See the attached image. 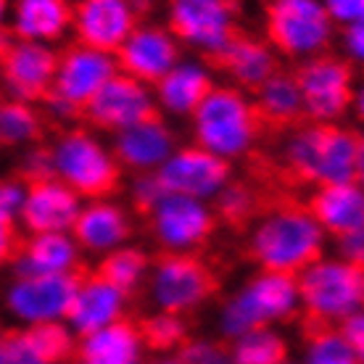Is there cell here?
Segmentation results:
<instances>
[{
  "label": "cell",
  "mask_w": 364,
  "mask_h": 364,
  "mask_svg": "<svg viewBox=\"0 0 364 364\" xmlns=\"http://www.w3.org/2000/svg\"><path fill=\"white\" fill-rule=\"evenodd\" d=\"M77 354L82 364H140L146 343L140 336V325L124 317L80 338Z\"/></svg>",
  "instance_id": "cell-28"
},
{
  "label": "cell",
  "mask_w": 364,
  "mask_h": 364,
  "mask_svg": "<svg viewBox=\"0 0 364 364\" xmlns=\"http://www.w3.org/2000/svg\"><path fill=\"white\" fill-rule=\"evenodd\" d=\"M80 209H82V198L55 177L27 182L16 225L27 235H35V232H72Z\"/></svg>",
  "instance_id": "cell-22"
},
{
  "label": "cell",
  "mask_w": 364,
  "mask_h": 364,
  "mask_svg": "<svg viewBox=\"0 0 364 364\" xmlns=\"http://www.w3.org/2000/svg\"><path fill=\"white\" fill-rule=\"evenodd\" d=\"M222 72L228 74L230 85L240 90L254 92L267 77H272L280 69V58L264 37L237 32L228 43V48L217 55Z\"/></svg>",
  "instance_id": "cell-27"
},
{
  "label": "cell",
  "mask_w": 364,
  "mask_h": 364,
  "mask_svg": "<svg viewBox=\"0 0 364 364\" xmlns=\"http://www.w3.org/2000/svg\"><path fill=\"white\" fill-rule=\"evenodd\" d=\"M333 46L338 48V53L346 64L359 66L364 61V27L362 24H351V27L336 29V40Z\"/></svg>",
  "instance_id": "cell-41"
},
{
  "label": "cell",
  "mask_w": 364,
  "mask_h": 364,
  "mask_svg": "<svg viewBox=\"0 0 364 364\" xmlns=\"http://www.w3.org/2000/svg\"><path fill=\"white\" fill-rule=\"evenodd\" d=\"M11 43H14V35L9 32V27L0 29V53H3V50H6V48L11 46Z\"/></svg>",
  "instance_id": "cell-49"
},
{
  "label": "cell",
  "mask_w": 364,
  "mask_h": 364,
  "mask_svg": "<svg viewBox=\"0 0 364 364\" xmlns=\"http://www.w3.org/2000/svg\"><path fill=\"white\" fill-rule=\"evenodd\" d=\"M299 309L314 328H336L341 319L362 311L364 272L336 254H322L296 274Z\"/></svg>",
  "instance_id": "cell-6"
},
{
  "label": "cell",
  "mask_w": 364,
  "mask_h": 364,
  "mask_svg": "<svg viewBox=\"0 0 364 364\" xmlns=\"http://www.w3.org/2000/svg\"><path fill=\"white\" fill-rule=\"evenodd\" d=\"M211 209L217 214V219H225L232 228H240L256 217L259 209V193L251 182L246 180H232L222 188L211 200Z\"/></svg>",
  "instance_id": "cell-33"
},
{
  "label": "cell",
  "mask_w": 364,
  "mask_h": 364,
  "mask_svg": "<svg viewBox=\"0 0 364 364\" xmlns=\"http://www.w3.org/2000/svg\"><path fill=\"white\" fill-rule=\"evenodd\" d=\"M306 209L317 225L325 230V235L333 240L346 232H362L364 230V188L362 182H336L314 188L309 196Z\"/></svg>",
  "instance_id": "cell-25"
},
{
  "label": "cell",
  "mask_w": 364,
  "mask_h": 364,
  "mask_svg": "<svg viewBox=\"0 0 364 364\" xmlns=\"http://www.w3.org/2000/svg\"><path fill=\"white\" fill-rule=\"evenodd\" d=\"M151 256L143 246H135V243H124L119 246L117 251L100 256L98 269L95 272L109 280L111 285H117L119 291H124L127 296H132L135 291H140L148 280V272H151Z\"/></svg>",
  "instance_id": "cell-31"
},
{
  "label": "cell",
  "mask_w": 364,
  "mask_h": 364,
  "mask_svg": "<svg viewBox=\"0 0 364 364\" xmlns=\"http://www.w3.org/2000/svg\"><path fill=\"white\" fill-rule=\"evenodd\" d=\"M140 21L129 0H72L74 43L103 53H117Z\"/></svg>",
  "instance_id": "cell-19"
},
{
  "label": "cell",
  "mask_w": 364,
  "mask_h": 364,
  "mask_svg": "<svg viewBox=\"0 0 364 364\" xmlns=\"http://www.w3.org/2000/svg\"><path fill=\"white\" fill-rule=\"evenodd\" d=\"M280 364H301V362H293V359H285V362H280Z\"/></svg>",
  "instance_id": "cell-52"
},
{
  "label": "cell",
  "mask_w": 364,
  "mask_h": 364,
  "mask_svg": "<svg viewBox=\"0 0 364 364\" xmlns=\"http://www.w3.org/2000/svg\"><path fill=\"white\" fill-rule=\"evenodd\" d=\"M80 274H14L3 291V311L18 328L64 322Z\"/></svg>",
  "instance_id": "cell-12"
},
{
  "label": "cell",
  "mask_w": 364,
  "mask_h": 364,
  "mask_svg": "<svg viewBox=\"0 0 364 364\" xmlns=\"http://www.w3.org/2000/svg\"><path fill=\"white\" fill-rule=\"evenodd\" d=\"M264 40L277 58L304 64L333 48L336 24L319 0H267Z\"/></svg>",
  "instance_id": "cell-7"
},
{
  "label": "cell",
  "mask_w": 364,
  "mask_h": 364,
  "mask_svg": "<svg viewBox=\"0 0 364 364\" xmlns=\"http://www.w3.org/2000/svg\"><path fill=\"white\" fill-rule=\"evenodd\" d=\"M301 364H362V351L348 346L336 328H314L306 338Z\"/></svg>",
  "instance_id": "cell-34"
},
{
  "label": "cell",
  "mask_w": 364,
  "mask_h": 364,
  "mask_svg": "<svg viewBox=\"0 0 364 364\" xmlns=\"http://www.w3.org/2000/svg\"><path fill=\"white\" fill-rule=\"evenodd\" d=\"M180 364H230V348L217 338H188L177 348Z\"/></svg>",
  "instance_id": "cell-37"
},
{
  "label": "cell",
  "mask_w": 364,
  "mask_h": 364,
  "mask_svg": "<svg viewBox=\"0 0 364 364\" xmlns=\"http://www.w3.org/2000/svg\"><path fill=\"white\" fill-rule=\"evenodd\" d=\"M27 330L53 364H64L77 354V336L69 330L66 322H48V325H37V328Z\"/></svg>",
  "instance_id": "cell-36"
},
{
  "label": "cell",
  "mask_w": 364,
  "mask_h": 364,
  "mask_svg": "<svg viewBox=\"0 0 364 364\" xmlns=\"http://www.w3.org/2000/svg\"><path fill=\"white\" fill-rule=\"evenodd\" d=\"M156 177L166 193H177V196L211 203L214 196L232 180V164L188 143V146L174 148L172 156L159 166Z\"/></svg>",
  "instance_id": "cell-15"
},
{
  "label": "cell",
  "mask_w": 364,
  "mask_h": 364,
  "mask_svg": "<svg viewBox=\"0 0 364 364\" xmlns=\"http://www.w3.org/2000/svg\"><path fill=\"white\" fill-rule=\"evenodd\" d=\"M333 243H336L338 259L362 267V262H364V230L362 232H346V235L333 237Z\"/></svg>",
  "instance_id": "cell-44"
},
{
  "label": "cell",
  "mask_w": 364,
  "mask_h": 364,
  "mask_svg": "<svg viewBox=\"0 0 364 364\" xmlns=\"http://www.w3.org/2000/svg\"><path fill=\"white\" fill-rule=\"evenodd\" d=\"M164 188H161V182L159 177L154 174H132L127 182V198H129V209H137L146 214L151 206H154L156 200L164 196Z\"/></svg>",
  "instance_id": "cell-40"
},
{
  "label": "cell",
  "mask_w": 364,
  "mask_h": 364,
  "mask_svg": "<svg viewBox=\"0 0 364 364\" xmlns=\"http://www.w3.org/2000/svg\"><path fill=\"white\" fill-rule=\"evenodd\" d=\"M336 330L348 346H354L356 351H364V311H354L346 319H341Z\"/></svg>",
  "instance_id": "cell-45"
},
{
  "label": "cell",
  "mask_w": 364,
  "mask_h": 364,
  "mask_svg": "<svg viewBox=\"0 0 364 364\" xmlns=\"http://www.w3.org/2000/svg\"><path fill=\"white\" fill-rule=\"evenodd\" d=\"M301 314L296 277L285 272L256 269L222 301L217 330L222 338L243 336L254 328H277Z\"/></svg>",
  "instance_id": "cell-4"
},
{
  "label": "cell",
  "mask_w": 364,
  "mask_h": 364,
  "mask_svg": "<svg viewBox=\"0 0 364 364\" xmlns=\"http://www.w3.org/2000/svg\"><path fill=\"white\" fill-rule=\"evenodd\" d=\"M24 188H27V182H21L16 174L0 177V222L16 225L21 200H24Z\"/></svg>",
  "instance_id": "cell-42"
},
{
  "label": "cell",
  "mask_w": 364,
  "mask_h": 364,
  "mask_svg": "<svg viewBox=\"0 0 364 364\" xmlns=\"http://www.w3.org/2000/svg\"><path fill=\"white\" fill-rule=\"evenodd\" d=\"M319 3L330 21L336 24V29L364 21V0H319Z\"/></svg>",
  "instance_id": "cell-43"
},
{
  "label": "cell",
  "mask_w": 364,
  "mask_h": 364,
  "mask_svg": "<svg viewBox=\"0 0 364 364\" xmlns=\"http://www.w3.org/2000/svg\"><path fill=\"white\" fill-rule=\"evenodd\" d=\"M114 58L122 74H129L143 85H156L182 58V46L164 21L143 18L119 46Z\"/></svg>",
  "instance_id": "cell-16"
},
{
  "label": "cell",
  "mask_w": 364,
  "mask_h": 364,
  "mask_svg": "<svg viewBox=\"0 0 364 364\" xmlns=\"http://www.w3.org/2000/svg\"><path fill=\"white\" fill-rule=\"evenodd\" d=\"M58 50L50 46L16 40L0 53V87L11 100L40 103L50 92Z\"/></svg>",
  "instance_id": "cell-17"
},
{
  "label": "cell",
  "mask_w": 364,
  "mask_h": 364,
  "mask_svg": "<svg viewBox=\"0 0 364 364\" xmlns=\"http://www.w3.org/2000/svg\"><path fill=\"white\" fill-rule=\"evenodd\" d=\"M140 336L146 348L154 351H177V348L188 341V322L180 314H169V311H154L151 317L140 325Z\"/></svg>",
  "instance_id": "cell-35"
},
{
  "label": "cell",
  "mask_w": 364,
  "mask_h": 364,
  "mask_svg": "<svg viewBox=\"0 0 364 364\" xmlns=\"http://www.w3.org/2000/svg\"><path fill=\"white\" fill-rule=\"evenodd\" d=\"M330 237L311 217L306 203H274L248 228V256L256 269L296 274L314 259L328 254Z\"/></svg>",
  "instance_id": "cell-2"
},
{
  "label": "cell",
  "mask_w": 364,
  "mask_h": 364,
  "mask_svg": "<svg viewBox=\"0 0 364 364\" xmlns=\"http://www.w3.org/2000/svg\"><path fill=\"white\" fill-rule=\"evenodd\" d=\"M0 98H3V95H0Z\"/></svg>",
  "instance_id": "cell-53"
},
{
  "label": "cell",
  "mask_w": 364,
  "mask_h": 364,
  "mask_svg": "<svg viewBox=\"0 0 364 364\" xmlns=\"http://www.w3.org/2000/svg\"><path fill=\"white\" fill-rule=\"evenodd\" d=\"M82 259L72 232H35L18 243L14 264L18 274H77Z\"/></svg>",
  "instance_id": "cell-26"
},
{
  "label": "cell",
  "mask_w": 364,
  "mask_h": 364,
  "mask_svg": "<svg viewBox=\"0 0 364 364\" xmlns=\"http://www.w3.org/2000/svg\"><path fill=\"white\" fill-rule=\"evenodd\" d=\"M188 129L193 146L235 164L256 148L262 137V119L254 109L251 92L230 82H217L188 117Z\"/></svg>",
  "instance_id": "cell-3"
},
{
  "label": "cell",
  "mask_w": 364,
  "mask_h": 364,
  "mask_svg": "<svg viewBox=\"0 0 364 364\" xmlns=\"http://www.w3.org/2000/svg\"><path fill=\"white\" fill-rule=\"evenodd\" d=\"M18 230L16 225H9V222H0V267H6L14 262V256L18 251Z\"/></svg>",
  "instance_id": "cell-46"
},
{
  "label": "cell",
  "mask_w": 364,
  "mask_h": 364,
  "mask_svg": "<svg viewBox=\"0 0 364 364\" xmlns=\"http://www.w3.org/2000/svg\"><path fill=\"white\" fill-rule=\"evenodd\" d=\"M85 119L90 129L117 135L122 129L132 127L143 119L156 114V100L151 85L137 82L135 77L117 72L103 85L95 98L85 106Z\"/></svg>",
  "instance_id": "cell-14"
},
{
  "label": "cell",
  "mask_w": 364,
  "mask_h": 364,
  "mask_svg": "<svg viewBox=\"0 0 364 364\" xmlns=\"http://www.w3.org/2000/svg\"><path fill=\"white\" fill-rule=\"evenodd\" d=\"M9 16H11V0H0V29L9 27Z\"/></svg>",
  "instance_id": "cell-48"
},
{
  "label": "cell",
  "mask_w": 364,
  "mask_h": 364,
  "mask_svg": "<svg viewBox=\"0 0 364 364\" xmlns=\"http://www.w3.org/2000/svg\"><path fill=\"white\" fill-rule=\"evenodd\" d=\"M164 24L182 48L217 58L237 35L235 0H166Z\"/></svg>",
  "instance_id": "cell-10"
},
{
  "label": "cell",
  "mask_w": 364,
  "mask_h": 364,
  "mask_svg": "<svg viewBox=\"0 0 364 364\" xmlns=\"http://www.w3.org/2000/svg\"><path fill=\"white\" fill-rule=\"evenodd\" d=\"M217 85L214 66L200 55H182L169 72L151 85L156 114L164 119H188Z\"/></svg>",
  "instance_id": "cell-21"
},
{
  "label": "cell",
  "mask_w": 364,
  "mask_h": 364,
  "mask_svg": "<svg viewBox=\"0 0 364 364\" xmlns=\"http://www.w3.org/2000/svg\"><path fill=\"white\" fill-rule=\"evenodd\" d=\"M143 288L156 311L188 317L209 304L217 291V277L198 254H161L151 262Z\"/></svg>",
  "instance_id": "cell-8"
},
{
  "label": "cell",
  "mask_w": 364,
  "mask_h": 364,
  "mask_svg": "<svg viewBox=\"0 0 364 364\" xmlns=\"http://www.w3.org/2000/svg\"><path fill=\"white\" fill-rule=\"evenodd\" d=\"M16 177L21 182H40V180L53 177V169H50V151H48V146L35 143V146L18 151Z\"/></svg>",
  "instance_id": "cell-39"
},
{
  "label": "cell",
  "mask_w": 364,
  "mask_h": 364,
  "mask_svg": "<svg viewBox=\"0 0 364 364\" xmlns=\"http://www.w3.org/2000/svg\"><path fill=\"white\" fill-rule=\"evenodd\" d=\"M46 129L43 111L37 103L0 98V148L3 151H24L40 143Z\"/></svg>",
  "instance_id": "cell-30"
},
{
  "label": "cell",
  "mask_w": 364,
  "mask_h": 364,
  "mask_svg": "<svg viewBox=\"0 0 364 364\" xmlns=\"http://www.w3.org/2000/svg\"><path fill=\"white\" fill-rule=\"evenodd\" d=\"M0 364H6V346H3V336H0Z\"/></svg>",
  "instance_id": "cell-50"
},
{
  "label": "cell",
  "mask_w": 364,
  "mask_h": 364,
  "mask_svg": "<svg viewBox=\"0 0 364 364\" xmlns=\"http://www.w3.org/2000/svg\"><path fill=\"white\" fill-rule=\"evenodd\" d=\"M48 151L53 177L82 200L111 196L122 182L111 143L90 127L69 124L50 140Z\"/></svg>",
  "instance_id": "cell-5"
},
{
  "label": "cell",
  "mask_w": 364,
  "mask_h": 364,
  "mask_svg": "<svg viewBox=\"0 0 364 364\" xmlns=\"http://www.w3.org/2000/svg\"><path fill=\"white\" fill-rule=\"evenodd\" d=\"M254 109L262 119V124H274V127H291L296 122H301V92L296 74L293 72H277L272 77H267L264 82L259 85L251 92Z\"/></svg>",
  "instance_id": "cell-29"
},
{
  "label": "cell",
  "mask_w": 364,
  "mask_h": 364,
  "mask_svg": "<svg viewBox=\"0 0 364 364\" xmlns=\"http://www.w3.org/2000/svg\"><path fill=\"white\" fill-rule=\"evenodd\" d=\"M72 235L82 254L100 259L124 243H132L135 217L127 203L117 200L114 196L82 200V209L77 214Z\"/></svg>",
  "instance_id": "cell-18"
},
{
  "label": "cell",
  "mask_w": 364,
  "mask_h": 364,
  "mask_svg": "<svg viewBox=\"0 0 364 364\" xmlns=\"http://www.w3.org/2000/svg\"><path fill=\"white\" fill-rule=\"evenodd\" d=\"M3 346H6V364H53L35 343L27 328H18L3 336Z\"/></svg>",
  "instance_id": "cell-38"
},
{
  "label": "cell",
  "mask_w": 364,
  "mask_h": 364,
  "mask_svg": "<svg viewBox=\"0 0 364 364\" xmlns=\"http://www.w3.org/2000/svg\"><path fill=\"white\" fill-rule=\"evenodd\" d=\"M230 364H280L288 359V341L277 328H254L230 341Z\"/></svg>",
  "instance_id": "cell-32"
},
{
  "label": "cell",
  "mask_w": 364,
  "mask_h": 364,
  "mask_svg": "<svg viewBox=\"0 0 364 364\" xmlns=\"http://www.w3.org/2000/svg\"><path fill=\"white\" fill-rule=\"evenodd\" d=\"M177 143V132L169 124V119L154 117L137 122L132 127L111 135V151L117 156L122 172L129 174H154L159 166L172 156Z\"/></svg>",
  "instance_id": "cell-20"
},
{
  "label": "cell",
  "mask_w": 364,
  "mask_h": 364,
  "mask_svg": "<svg viewBox=\"0 0 364 364\" xmlns=\"http://www.w3.org/2000/svg\"><path fill=\"white\" fill-rule=\"evenodd\" d=\"M129 311V296L117 285L103 280L98 272L77 277L72 306L66 311V325L77 338L90 336L95 330L124 319Z\"/></svg>",
  "instance_id": "cell-23"
},
{
  "label": "cell",
  "mask_w": 364,
  "mask_h": 364,
  "mask_svg": "<svg viewBox=\"0 0 364 364\" xmlns=\"http://www.w3.org/2000/svg\"><path fill=\"white\" fill-rule=\"evenodd\" d=\"M119 72L117 58L111 53L87 48L82 43L66 46L55 58V74L50 95L69 103L77 114L95 98V92Z\"/></svg>",
  "instance_id": "cell-13"
},
{
  "label": "cell",
  "mask_w": 364,
  "mask_h": 364,
  "mask_svg": "<svg viewBox=\"0 0 364 364\" xmlns=\"http://www.w3.org/2000/svg\"><path fill=\"white\" fill-rule=\"evenodd\" d=\"M285 172L304 185L322 188L336 182H356L364 169L362 135L346 124H293L280 143Z\"/></svg>",
  "instance_id": "cell-1"
},
{
  "label": "cell",
  "mask_w": 364,
  "mask_h": 364,
  "mask_svg": "<svg viewBox=\"0 0 364 364\" xmlns=\"http://www.w3.org/2000/svg\"><path fill=\"white\" fill-rule=\"evenodd\" d=\"M148 232L161 254H198L217 232V214L209 200L164 193L146 211Z\"/></svg>",
  "instance_id": "cell-11"
},
{
  "label": "cell",
  "mask_w": 364,
  "mask_h": 364,
  "mask_svg": "<svg viewBox=\"0 0 364 364\" xmlns=\"http://www.w3.org/2000/svg\"><path fill=\"white\" fill-rule=\"evenodd\" d=\"M296 82L301 92V117L314 124H341L351 114L356 92L354 66L333 50L299 64Z\"/></svg>",
  "instance_id": "cell-9"
},
{
  "label": "cell",
  "mask_w": 364,
  "mask_h": 364,
  "mask_svg": "<svg viewBox=\"0 0 364 364\" xmlns=\"http://www.w3.org/2000/svg\"><path fill=\"white\" fill-rule=\"evenodd\" d=\"M9 32L55 48L72 35V0H11Z\"/></svg>",
  "instance_id": "cell-24"
},
{
  "label": "cell",
  "mask_w": 364,
  "mask_h": 364,
  "mask_svg": "<svg viewBox=\"0 0 364 364\" xmlns=\"http://www.w3.org/2000/svg\"><path fill=\"white\" fill-rule=\"evenodd\" d=\"M351 111L356 114V119H362V111H364V92H362V87H356L354 98H351Z\"/></svg>",
  "instance_id": "cell-47"
},
{
  "label": "cell",
  "mask_w": 364,
  "mask_h": 364,
  "mask_svg": "<svg viewBox=\"0 0 364 364\" xmlns=\"http://www.w3.org/2000/svg\"><path fill=\"white\" fill-rule=\"evenodd\" d=\"M154 364H180V362H177V359H169V356H166V359H159V362H154Z\"/></svg>",
  "instance_id": "cell-51"
}]
</instances>
